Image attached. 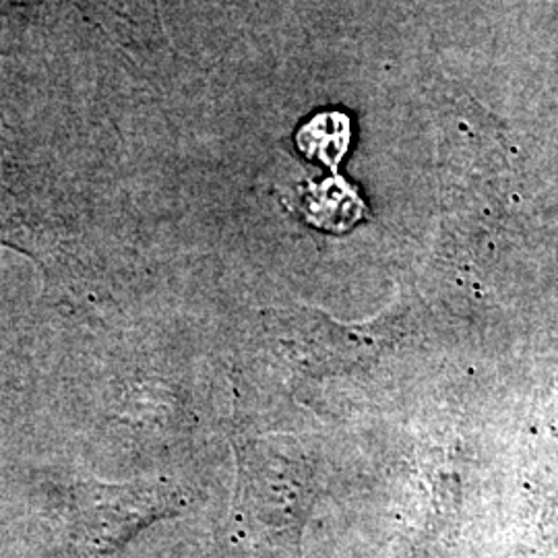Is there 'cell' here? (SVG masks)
I'll use <instances>...</instances> for the list:
<instances>
[{
    "mask_svg": "<svg viewBox=\"0 0 558 558\" xmlns=\"http://www.w3.org/2000/svg\"><path fill=\"white\" fill-rule=\"evenodd\" d=\"M186 502V493L168 482H81L73 497L75 534L92 555H112L141 530L180 513Z\"/></svg>",
    "mask_w": 558,
    "mask_h": 558,
    "instance_id": "6da1fadb",
    "label": "cell"
},
{
    "mask_svg": "<svg viewBox=\"0 0 558 558\" xmlns=\"http://www.w3.org/2000/svg\"><path fill=\"white\" fill-rule=\"evenodd\" d=\"M300 151L336 170L350 143V120L341 112H323L300 129Z\"/></svg>",
    "mask_w": 558,
    "mask_h": 558,
    "instance_id": "7a4b0ae2",
    "label": "cell"
}]
</instances>
